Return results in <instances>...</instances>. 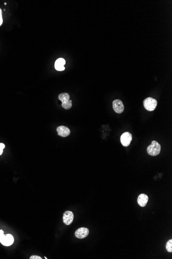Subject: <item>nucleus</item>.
I'll return each mask as SVG.
<instances>
[{"instance_id":"39448f33","label":"nucleus","mask_w":172,"mask_h":259,"mask_svg":"<svg viewBox=\"0 0 172 259\" xmlns=\"http://www.w3.org/2000/svg\"><path fill=\"white\" fill-rule=\"evenodd\" d=\"M74 219V214L72 211H65L63 215V221L65 225L68 226L70 225L73 221Z\"/></svg>"},{"instance_id":"2eb2a0df","label":"nucleus","mask_w":172,"mask_h":259,"mask_svg":"<svg viewBox=\"0 0 172 259\" xmlns=\"http://www.w3.org/2000/svg\"><path fill=\"white\" fill-rule=\"evenodd\" d=\"M5 235L4 234V232L2 230H0V242L2 241L4 237H5Z\"/></svg>"},{"instance_id":"9b49d317","label":"nucleus","mask_w":172,"mask_h":259,"mask_svg":"<svg viewBox=\"0 0 172 259\" xmlns=\"http://www.w3.org/2000/svg\"><path fill=\"white\" fill-rule=\"evenodd\" d=\"M58 98L62 102H67L70 100V95L67 93L60 94L58 96Z\"/></svg>"},{"instance_id":"7ed1b4c3","label":"nucleus","mask_w":172,"mask_h":259,"mask_svg":"<svg viewBox=\"0 0 172 259\" xmlns=\"http://www.w3.org/2000/svg\"><path fill=\"white\" fill-rule=\"evenodd\" d=\"M132 139V136L130 132H125L122 134L120 140H121L122 144L123 145V146L126 147L130 145Z\"/></svg>"},{"instance_id":"9d476101","label":"nucleus","mask_w":172,"mask_h":259,"mask_svg":"<svg viewBox=\"0 0 172 259\" xmlns=\"http://www.w3.org/2000/svg\"><path fill=\"white\" fill-rule=\"evenodd\" d=\"M14 239L13 236L11 234H8L6 235L2 241H1V243L2 245L6 246H9L14 243Z\"/></svg>"},{"instance_id":"20e7f679","label":"nucleus","mask_w":172,"mask_h":259,"mask_svg":"<svg viewBox=\"0 0 172 259\" xmlns=\"http://www.w3.org/2000/svg\"><path fill=\"white\" fill-rule=\"evenodd\" d=\"M113 108L116 113L121 114L123 113L124 110V106L121 100L116 99L113 101Z\"/></svg>"},{"instance_id":"dca6fc26","label":"nucleus","mask_w":172,"mask_h":259,"mask_svg":"<svg viewBox=\"0 0 172 259\" xmlns=\"http://www.w3.org/2000/svg\"><path fill=\"white\" fill-rule=\"evenodd\" d=\"M3 17H2V9L0 8V26L2 25L3 23Z\"/></svg>"},{"instance_id":"f03ea898","label":"nucleus","mask_w":172,"mask_h":259,"mask_svg":"<svg viewBox=\"0 0 172 259\" xmlns=\"http://www.w3.org/2000/svg\"><path fill=\"white\" fill-rule=\"evenodd\" d=\"M143 105L146 110L148 111H154L157 106V101L155 99L148 97L143 101Z\"/></svg>"},{"instance_id":"1a4fd4ad","label":"nucleus","mask_w":172,"mask_h":259,"mask_svg":"<svg viewBox=\"0 0 172 259\" xmlns=\"http://www.w3.org/2000/svg\"><path fill=\"white\" fill-rule=\"evenodd\" d=\"M65 61L63 58H58L55 63V68L58 71H63L65 69L64 65H65Z\"/></svg>"},{"instance_id":"6e6552de","label":"nucleus","mask_w":172,"mask_h":259,"mask_svg":"<svg viewBox=\"0 0 172 259\" xmlns=\"http://www.w3.org/2000/svg\"><path fill=\"white\" fill-rule=\"evenodd\" d=\"M148 201V197L144 194H140L138 198V203L141 207H144Z\"/></svg>"},{"instance_id":"4468645a","label":"nucleus","mask_w":172,"mask_h":259,"mask_svg":"<svg viewBox=\"0 0 172 259\" xmlns=\"http://www.w3.org/2000/svg\"><path fill=\"white\" fill-rule=\"evenodd\" d=\"M5 145L3 143H0V155H2L3 152V149L5 148Z\"/></svg>"},{"instance_id":"ddd939ff","label":"nucleus","mask_w":172,"mask_h":259,"mask_svg":"<svg viewBox=\"0 0 172 259\" xmlns=\"http://www.w3.org/2000/svg\"><path fill=\"white\" fill-rule=\"evenodd\" d=\"M166 249L169 252H172V240H169L166 244Z\"/></svg>"},{"instance_id":"423d86ee","label":"nucleus","mask_w":172,"mask_h":259,"mask_svg":"<svg viewBox=\"0 0 172 259\" xmlns=\"http://www.w3.org/2000/svg\"><path fill=\"white\" fill-rule=\"evenodd\" d=\"M89 233V229L86 227H81L75 231V235L76 237L79 239H83L88 236Z\"/></svg>"},{"instance_id":"0eeeda50","label":"nucleus","mask_w":172,"mask_h":259,"mask_svg":"<svg viewBox=\"0 0 172 259\" xmlns=\"http://www.w3.org/2000/svg\"><path fill=\"white\" fill-rule=\"evenodd\" d=\"M57 131L58 132V135L62 137H66L70 134L71 131L68 127L65 126H60L57 127Z\"/></svg>"},{"instance_id":"f3484780","label":"nucleus","mask_w":172,"mask_h":259,"mask_svg":"<svg viewBox=\"0 0 172 259\" xmlns=\"http://www.w3.org/2000/svg\"><path fill=\"white\" fill-rule=\"evenodd\" d=\"M30 259H42V258L38 256H32L30 257Z\"/></svg>"},{"instance_id":"f257e3e1","label":"nucleus","mask_w":172,"mask_h":259,"mask_svg":"<svg viewBox=\"0 0 172 259\" xmlns=\"http://www.w3.org/2000/svg\"><path fill=\"white\" fill-rule=\"evenodd\" d=\"M161 145L156 141H153L151 144L148 146L147 152L151 156H155L159 155L161 151Z\"/></svg>"},{"instance_id":"f8f14e48","label":"nucleus","mask_w":172,"mask_h":259,"mask_svg":"<svg viewBox=\"0 0 172 259\" xmlns=\"http://www.w3.org/2000/svg\"><path fill=\"white\" fill-rule=\"evenodd\" d=\"M72 101L71 100H69L67 102H62V106L63 108H65V109L68 110L70 109L72 107Z\"/></svg>"}]
</instances>
